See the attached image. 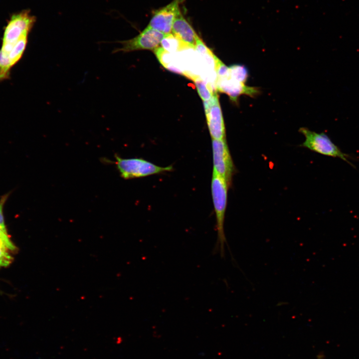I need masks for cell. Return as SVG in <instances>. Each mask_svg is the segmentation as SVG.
Here are the masks:
<instances>
[{"instance_id": "obj_15", "label": "cell", "mask_w": 359, "mask_h": 359, "mask_svg": "<svg viewBox=\"0 0 359 359\" xmlns=\"http://www.w3.org/2000/svg\"><path fill=\"white\" fill-rule=\"evenodd\" d=\"M7 249L0 247V267H6L12 261V257L7 253Z\"/></svg>"}, {"instance_id": "obj_13", "label": "cell", "mask_w": 359, "mask_h": 359, "mask_svg": "<svg viewBox=\"0 0 359 359\" xmlns=\"http://www.w3.org/2000/svg\"><path fill=\"white\" fill-rule=\"evenodd\" d=\"M229 68L230 75L232 79L245 83L247 79L248 73L247 68L244 65L234 64L229 67Z\"/></svg>"}, {"instance_id": "obj_6", "label": "cell", "mask_w": 359, "mask_h": 359, "mask_svg": "<svg viewBox=\"0 0 359 359\" xmlns=\"http://www.w3.org/2000/svg\"><path fill=\"white\" fill-rule=\"evenodd\" d=\"M165 34L147 26L139 35L129 39L117 41L122 45L121 48L115 49L113 52H128L138 50L157 49Z\"/></svg>"}, {"instance_id": "obj_4", "label": "cell", "mask_w": 359, "mask_h": 359, "mask_svg": "<svg viewBox=\"0 0 359 359\" xmlns=\"http://www.w3.org/2000/svg\"><path fill=\"white\" fill-rule=\"evenodd\" d=\"M299 131L305 137L300 146L325 156L339 158L355 167L350 161L352 157L343 152L324 133H317L306 128H301Z\"/></svg>"}, {"instance_id": "obj_9", "label": "cell", "mask_w": 359, "mask_h": 359, "mask_svg": "<svg viewBox=\"0 0 359 359\" xmlns=\"http://www.w3.org/2000/svg\"><path fill=\"white\" fill-rule=\"evenodd\" d=\"M216 89L226 94L230 99L235 103L237 102L239 96L241 95L254 97L259 94L260 92L258 88L247 86L245 83L232 79L230 74L224 77L216 79Z\"/></svg>"}, {"instance_id": "obj_1", "label": "cell", "mask_w": 359, "mask_h": 359, "mask_svg": "<svg viewBox=\"0 0 359 359\" xmlns=\"http://www.w3.org/2000/svg\"><path fill=\"white\" fill-rule=\"evenodd\" d=\"M35 17L28 11L13 15L5 28L0 49V74L7 75L21 59Z\"/></svg>"}, {"instance_id": "obj_14", "label": "cell", "mask_w": 359, "mask_h": 359, "mask_svg": "<svg viewBox=\"0 0 359 359\" xmlns=\"http://www.w3.org/2000/svg\"><path fill=\"white\" fill-rule=\"evenodd\" d=\"M195 51L202 55H212L213 53L206 46L200 38L198 36L196 39V44L194 47Z\"/></svg>"}, {"instance_id": "obj_16", "label": "cell", "mask_w": 359, "mask_h": 359, "mask_svg": "<svg viewBox=\"0 0 359 359\" xmlns=\"http://www.w3.org/2000/svg\"><path fill=\"white\" fill-rule=\"evenodd\" d=\"M0 239L4 242V244L6 246L8 249L11 250H14L15 249V246L10 240L5 228H3L0 226Z\"/></svg>"}, {"instance_id": "obj_11", "label": "cell", "mask_w": 359, "mask_h": 359, "mask_svg": "<svg viewBox=\"0 0 359 359\" xmlns=\"http://www.w3.org/2000/svg\"><path fill=\"white\" fill-rule=\"evenodd\" d=\"M161 45L166 51L171 53L191 48L171 33L165 34L161 41Z\"/></svg>"}, {"instance_id": "obj_7", "label": "cell", "mask_w": 359, "mask_h": 359, "mask_svg": "<svg viewBox=\"0 0 359 359\" xmlns=\"http://www.w3.org/2000/svg\"><path fill=\"white\" fill-rule=\"evenodd\" d=\"M183 0H173L167 5L155 10L148 27L165 34L171 33L173 23L181 12L180 4Z\"/></svg>"}, {"instance_id": "obj_10", "label": "cell", "mask_w": 359, "mask_h": 359, "mask_svg": "<svg viewBox=\"0 0 359 359\" xmlns=\"http://www.w3.org/2000/svg\"><path fill=\"white\" fill-rule=\"evenodd\" d=\"M172 31L183 43L194 49L198 35L181 12L175 19Z\"/></svg>"}, {"instance_id": "obj_17", "label": "cell", "mask_w": 359, "mask_h": 359, "mask_svg": "<svg viewBox=\"0 0 359 359\" xmlns=\"http://www.w3.org/2000/svg\"><path fill=\"white\" fill-rule=\"evenodd\" d=\"M8 194H5L1 197L0 200V226L5 228L3 216L2 213V209L3 205L7 199Z\"/></svg>"}, {"instance_id": "obj_12", "label": "cell", "mask_w": 359, "mask_h": 359, "mask_svg": "<svg viewBox=\"0 0 359 359\" xmlns=\"http://www.w3.org/2000/svg\"><path fill=\"white\" fill-rule=\"evenodd\" d=\"M193 80L199 96L204 102L210 100L215 93L210 85L199 76L195 77Z\"/></svg>"}, {"instance_id": "obj_2", "label": "cell", "mask_w": 359, "mask_h": 359, "mask_svg": "<svg viewBox=\"0 0 359 359\" xmlns=\"http://www.w3.org/2000/svg\"><path fill=\"white\" fill-rule=\"evenodd\" d=\"M226 180L214 171H212L211 191L215 213L217 241L214 248V254L219 253L221 257L225 256V245L228 246L224 233V223L227 203L228 189Z\"/></svg>"}, {"instance_id": "obj_5", "label": "cell", "mask_w": 359, "mask_h": 359, "mask_svg": "<svg viewBox=\"0 0 359 359\" xmlns=\"http://www.w3.org/2000/svg\"><path fill=\"white\" fill-rule=\"evenodd\" d=\"M212 151L213 171L223 177L230 187L235 167L226 139H212Z\"/></svg>"}, {"instance_id": "obj_8", "label": "cell", "mask_w": 359, "mask_h": 359, "mask_svg": "<svg viewBox=\"0 0 359 359\" xmlns=\"http://www.w3.org/2000/svg\"><path fill=\"white\" fill-rule=\"evenodd\" d=\"M204 107L207 124L212 139H226L225 128L218 95L204 101Z\"/></svg>"}, {"instance_id": "obj_3", "label": "cell", "mask_w": 359, "mask_h": 359, "mask_svg": "<svg viewBox=\"0 0 359 359\" xmlns=\"http://www.w3.org/2000/svg\"><path fill=\"white\" fill-rule=\"evenodd\" d=\"M116 167L120 176L125 180L146 177L173 170L172 165L161 167L141 158H122L115 156Z\"/></svg>"}]
</instances>
